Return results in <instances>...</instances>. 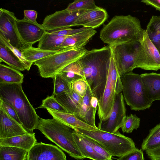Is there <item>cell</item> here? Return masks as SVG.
I'll return each instance as SVG.
<instances>
[{"label":"cell","mask_w":160,"mask_h":160,"mask_svg":"<svg viewBox=\"0 0 160 160\" xmlns=\"http://www.w3.org/2000/svg\"><path fill=\"white\" fill-rule=\"evenodd\" d=\"M141 2L160 11V0H142Z\"/></svg>","instance_id":"45"},{"label":"cell","mask_w":160,"mask_h":160,"mask_svg":"<svg viewBox=\"0 0 160 160\" xmlns=\"http://www.w3.org/2000/svg\"><path fill=\"white\" fill-rule=\"evenodd\" d=\"M68 36L59 37L46 31L38 41V48L52 51L61 50L62 44Z\"/></svg>","instance_id":"24"},{"label":"cell","mask_w":160,"mask_h":160,"mask_svg":"<svg viewBox=\"0 0 160 160\" xmlns=\"http://www.w3.org/2000/svg\"><path fill=\"white\" fill-rule=\"evenodd\" d=\"M108 17L106 10L98 7L94 9L83 11L76 19L74 26H81L94 29L102 24Z\"/></svg>","instance_id":"15"},{"label":"cell","mask_w":160,"mask_h":160,"mask_svg":"<svg viewBox=\"0 0 160 160\" xmlns=\"http://www.w3.org/2000/svg\"><path fill=\"white\" fill-rule=\"evenodd\" d=\"M139 41L111 46L114 60L120 76L132 71L139 48Z\"/></svg>","instance_id":"10"},{"label":"cell","mask_w":160,"mask_h":160,"mask_svg":"<svg viewBox=\"0 0 160 160\" xmlns=\"http://www.w3.org/2000/svg\"><path fill=\"white\" fill-rule=\"evenodd\" d=\"M0 61L19 71H23L26 68L18 57L9 48L0 42Z\"/></svg>","instance_id":"26"},{"label":"cell","mask_w":160,"mask_h":160,"mask_svg":"<svg viewBox=\"0 0 160 160\" xmlns=\"http://www.w3.org/2000/svg\"><path fill=\"white\" fill-rule=\"evenodd\" d=\"M70 11L66 8L47 16L41 24L47 32L58 30L74 26V22L82 12Z\"/></svg>","instance_id":"13"},{"label":"cell","mask_w":160,"mask_h":160,"mask_svg":"<svg viewBox=\"0 0 160 160\" xmlns=\"http://www.w3.org/2000/svg\"><path fill=\"white\" fill-rule=\"evenodd\" d=\"M88 51L84 47L63 49L36 61L33 64L37 67L41 77L53 78L67 66L77 61Z\"/></svg>","instance_id":"6"},{"label":"cell","mask_w":160,"mask_h":160,"mask_svg":"<svg viewBox=\"0 0 160 160\" xmlns=\"http://www.w3.org/2000/svg\"><path fill=\"white\" fill-rule=\"evenodd\" d=\"M17 19L14 12L0 8V32L12 46L22 51L31 46L21 37L17 26Z\"/></svg>","instance_id":"11"},{"label":"cell","mask_w":160,"mask_h":160,"mask_svg":"<svg viewBox=\"0 0 160 160\" xmlns=\"http://www.w3.org/2000/svg\"><path fill=\"white\" fill-rule=\"evenodd\" d=\"M24 75L20 71L0 64V83H22Z\"/></svg>","instance_id":"27"},{"label":"cell","mask_w":160,"mask_h":160,"mask_svg":"<svg viewBox=\"0 0 160 160\" xmlns=\"http://www.w3.org/2000/svg\"><path fill=\"white\" fill-rule=\"evenodd\" d=\"M145 151L150 160H160V145L154 148L147 149Z\"/></svg>","instance_id":"43"},{"label":"cell","mask_w":160,"mask_h":160,"mask_svg":"<svg viewBox=\"0 0 160 160\" xmlns=\"http://www.w3.org/2000/svg\"><path fill=\"white\" fill-rule=\"evenodd\" d=\"M88 85L84 78L78 79L71 84L72 89L82 98L86 94Z\"/></svg>","instance_id":"38"},{"label":"cell","mask_w":160,"mask_h":160,"mask_svg":"<svg viewBox=\"0 0 160 160\" xmlns=\"http://www.w3.org/2000/svg\"><path fill=\"white\" fill-rule=\"evenodd\" d=\"M53 118L60 121L66 125L74 128H81L87 130L99 129L91 126L78 118L74 114L56 111L50 109H46Z\"/></svg>","instance_id":"21"},{"label":"cell","mask_w":160,"mask_h":160,"mask_svg":"<svg viewBox=\"0 0 160 160\" xmlns=\"http://www.w3.org/2000/svg\"><path fill=\"white\" fill-rule=\"evenodd\" d=\"M135 68L157 71L160 69V53L149 38L145 30L140 38Z\"/></svg>","instance_id":"9"},{"label":"cell","mask_w":160,"mask_h":160,"mask_svg":"<svg viewBox=\"0 0 160 160\" xmlns=\"http://www.w3.org/2000/svg\"><path fill=\"white\" fill-rule=\"evenodd\" d=\"M126 109L122 92L117 94L112 109L106 118L99 121L98 128L102 131L115 133L121 128L126 115Z\"/></svg>","instance_id":"12"},{"label":"cell","mask_w":160,"mask_h":160,"mask_svg":"<svg viewBox=\"0 0 160 160\" xmlns=\"http://www.w3.org/2000/svg\"><path fill=\"white\" fill-rule=\"evenodd\" d=\"M35 134L34 132L28 133L24 135L0 139V146L15 147L28 151L37 142Z\"/></svg>","instance_id":"22"},{"label":"cell","mask_w":160,"mask_h":160,"mask_svg":"<svg viewBox=\"0 0 160 160\" xmlns=\"http://www.w3.org/2000/svg\"><path fill=\"white\" fill-rule=\"evenodd\" d=\"M43 108L50 109L56 111L68 112L67 110L56 100L55 95L48 96L42 101V104L38 107Z\"/></svg>","instance_id":"36"},{"label":"cell","mask_w":160,"mask_h":160,"mask_svg":"<svg viewBox=\"0 0 160 160\" xmlns=\"http://www.w3.org/2000/svg\"><path fill=\"white\" fill-rule=\"evenodd\" d=\"M160 145V123L150 130L141 145L143 151L154 148Z\"/></svg>","instance_id":"32"},{"label":"cell","mask_w":160,"mask_h":160,"mask_svg":"<svg viewBox=\"0 0 160 160\" xmlns=\"http://www.w3.org/2000/svg\"><path fill=\"white\" fill-rule=\"evenodd\" d=\"M87 28L83 27L78 29H72L70 28L58 30L50 31L49 32L59 37L67 36L80 32Z\"/></svg>","instance_id":"41"},{"label":"cell","mask_w":160,"mask_h":160,"mask_svg":"<svg viewBox=\"0 0 160 160\" xmlns=\"http://www.w3.org/2000/svg\"><path fill=\"white\" fill-rule=\"evenodd\" d=\"M140 75L148 98L152 102L160 100V73L152 72Z\"/></svg>","instance_id":"19"},{"label":"cell","mask_w":160,"mask_h":160,"mask_svg":"<svg viewBox=\"0 0 160 160\" xmlns=\"http://www.w3.org/2000/svg\"><path fill=\"white\" fill-rule=\"evenodd\" d=\"M158 51H159V52L160 53V45L159 46V47H158Z\"/></svg>","instance_id":"46"},{"label":"cell","mask_w":160,"mask_h":160,"mask_svg":"<svg viewBox=\"0 0 160 160\" xmlns=\"http://www.w3.org/2000/svg\"><path fill=\"white\" fill-rule=\"evenodd\" d=\"M27 160H67L65 154L57 146L36 142L28 151Z\"/></svg>","instance_id":"14"},{"label":"cell","mask_w":160,"mask_h":160,"mask_svg":"<svg viewBox=\"0 0 160 160\" xmlns=\"http://www.w3.org/2000/svg\"><path fill=\"white\" fill-rule=\"evenodd\" d=\"M120 77L124 99L130 109L138 111L149 109L153 102L145 93L140 74L132 71Z\"/></svg>","instance_id":"7"},{"label":"cell","mask_w":160,"mask_h":160,"mask_svg":"<svg viewBox=\"0 0 160 160\" xmlns=\"http://www.w3.org/2000/svg\"><path fill=\"white\" fill-rule=\"evenodd\" d=\"M145 30L149 38L158 49L160 44V16L153 15Z\"/></svg>","instance_id":"29"},{"label":"cell","mask_w":160,"mask_h":160,"mask_svg":"<svg viewBox=\"0 0 160 160\" xmlns=\"http://www.w3.org/2000/svg\"><path fill=\"white\" fill-rule=\"evenodd\" d=\"M105 160H113L112 158L109 159H107Z\"/></svg>","instance_id":"47"},{"label":"cell","mask_w":160,"mask_h":160,"mask_svg":"<svg viewBox=\"0 0 160 160\" xmlns=\"http://www.w3.org/2000/svg\"><path fill=\"white\" fill-rule=\"evenodd\" d=\"M140 118L136 114H130L124 118L121 128L123 132L130 133L140 127Z\"/></svg>","instance_id":"34"},{"label":"cell","mask_w":160,"mask_h":160,"mask_svg":"<svg viewBox=\"0 0 160 160\" xmlns=\"http://www.w3.org/2000/svg\"><path fill=\"white\" fill-rule=\"evenodd\" d=\"M57 52L42 50L32 46L27 48L22 51L26 59L33 63L36 61L53 54Z\"/></svg>","instance_id":"31"},{"label":"cell","mask_w":160,"mask_h":160,"mask_svg":"<svg viewBox=\"0 0 160 160\" xmlns=\"http://www.w3.org/2000/svg\"><path fill=\"white\" fill-rule=\"evenodd\" d=\"M77 132L89 138L102 147L112 157L118 158L137 148L132 139L118 131L110 133L98 129L87 130L74 128Z\"/></svg>","instance_id":"5"},{"label":"cell","mask_w":160,"mask_h":160,"mask_svg":"<svg viewBox=\"0 0 160 160\" xmlns=\"http://www.w3.org/2000/svg\"><path fill=\"white\" fill-rule=\"evenodd\" d=\"M0 99L12 106L24 128L28 133H33L39 117L24 93L22 83H0Z\"/></svg>","instance_id":"3"},{"label":"cell","mask_w":160,"mask_h":160,"mask_svg":"<svg viewBox=\"0 0 160 160\" xmlns=\"http://www.w3.org/2000/svg\"><path fill=\"white\" fill-rule=\"evenodd\" d=\"M73 135L77 147L84 158L92 160H105L106 159L98 154L83 139V136L75 131Z\"/></svg>","instance_id":"25"},{"label":"cell","mask_w":160,"mask_h":160,"mask_svg":"<svg viewBox=\"0 0 160 160\" xmlns=\"http://www.w3.org/2000/svg\"><path fill=\"white\" fill-rule=\"evenodd\" d=\"M0 106H1L4 109L10 117L22 125V123L17 113L12 106L0 99Z\"/></svg>","instance_id":"42"},{"label":"cell","mask_w":160,"mask_h":160,"mask_svg":"<svg viewBox=\"0 0 160 160\" xmlns=\"http://www.w3.org/2000/svg\"><path fill=\"white\" fill-rule=\"evenodd\" d=\"M19 33L24 41L30 46L38 42L46 31L41 24L26 20L17 19Z\"/></svg>","instance_id":"16"},{"label":"cell","mask_w":160,"mask_h":160,"mask_svg":"<svg viewBox=\"0 0 160 160\" xmlns=\"http://www.w3.org/2000/svg\"><path fill=\"white\" fill-rule=\"evenodd\" d=\"M28 152L22 148L0 146V160H26Z\"/></svg>","instance_id":"28"},{"label":"cell","mask_w":160,"mask_h":160,"mask_svg":"<svg viewBox=\"0 0 160 160\" xmlns=\"http://www.w3.org/2000/svg\"><path fill=\"white\" fill-rule=\"evenodd\" d=\"M58 101L69 113L74 114L82 98L72 88L68 92H65L55 96Z\"/></svg>","instance_id":"23"},{"label":"cell","mask_w":160,"mask_h":160,"mask_svg":"<svg viewBox=\"0 0 160 160\" xmlns=\"http://www.w3.org/2000/svg\"><path fill=\"white\" fill-rule=\"evenodd\" d=\"M96 32L93 29L87 28L80 32L68 36L62 44L61 50L84 47Z\"/></svg>","instance_id":"20"},{"label":"cell","mask_w":160,"mask_h":160,"mask_svg":"<svg viewBox=\"0 0 160 160\" xmlns=\"http://www.w3.org/2000/svg\"><path fill=\"white\" fill-rule=\"evenodd\" d=\"M92 94L88 86L85 95L82 98L74 114L78 118L87 124L97 128L95 124V116L97 110H94L90 104Z\"/></svg>","instance_id":"18"},{"label":"cell","mask_w":160,"mask_h":160,"mask_svg":"<svg viewBox=\"0 0 160 160\" xmlns=\"http://www.w3.org/2000/svg\"><path fill=\"white\" fill-rule=\"evenodd\" d=\"M143 153L141 150L138 148L119 157L118 160H144Z\"/></svg>","instance_id":"40"},{"label":"cell","mask_w":160,"mask_h":160,"mask_svg":"<svg viewBox=\"0 0 160 160\" xmlns=\"http://www.w3.org/2000/svg\"><path fill=\"white\" fill-rule=\"evenodd\" d=\"M144 29L140 20L130 15L114 17L104 25L100 32V38L110 46L139 41Z\"/></svg>","instance_id":"2"},{"label":"cell","mask_w":160,"mask_h":160,"mask_svg":"<svg viewBox=\"0 0 160 160\" xmlns=\"http://www.w3.org/2000/svg\"><path fill=\"white\" fill-rule=\"evenodd\" d=\"M59 73L71 84L78 79H84L83 71L77 61L70 64Z\"/></svg>","instance_id":"30"},{"label":"cell","mask_w":160,"mask_h":160,"mask_svg":"<svg viewBox=\"0 0 160 160\" xmlns=\"http://www.w3.org/2000/svg\"><path fill=\"white\" fill-rule=\"evenodd\" d=\"M54 89L52 95H56L65 92H68L71 89V84L67 81L60 73L53 78Z\"/></svg>","instance_id":"35"},{"label":"cell","mask_w":160,"mask_h":160,"mask_svg":"<svg viewBox=\"0 0 160 160\" xmlns=\"http://www.w3.org/2000/svg\"><path fill=\"white\" fill-rule=\"evenodd\" d=\"M98 6L93 0H75L66 8L70 11H85L96 8Z\"/></svg>","instance_id":"33"},{"label":"cell","mask_w":160,"mask_h":160,"mask_svg":"<svg viewBox=\"0 0 160 160\" xmlns=\"http://www.w3.org/2000/svg\"><path fill=\"white\" fill-rule=\"evenodd\" d=\"M22 126L10 117L0 106V139L27 134Z\"/></svg>","instance_id":"17"},{"label":"cell","mask_w":160,"mask_h":160,"mask_svg":"<svg viewBox=\"0 0 160 160\" xmlns=\"http://www.w3.org/2000/svg\"><path fill=\"white\" fill-rule=\"evenodd\" d=\"M109 45L87 52L77 61L81 66L92 95L99 101L106 85L112 56Z\"/></svg>","instance_id":"1"},{"label":"cell","mask_w":160,"mask_h":160,"mask_svg":"<svg viewBox=\"0 0 160 160\" xmlns=\"http://www.w3.org/2000/svg\"><path fill=\"white\" fill-rule=\"evenodd\" d=\"M82 135L85 141L93 148L96 152L104 157L106 159L112 158V157L108 152L95 141L89 138Z\"/></svg>","instance_id":"39"},{"label":"cell","mask_w":160,"mask_h":160,"mask_svg":"<svg viewBox=\"0 0 160 160\" xmlns=\"http://www.w3.org/2000/svg\"><path fill=\"white\" fill-rule=\"evenodd\" d=\"M0 42L10 49L18 57L25 67L26 70H29L33 63L26 60L23 56L22 51L12 46L3 33L1 32H0Z\"/></svg>","instance_id":"37"},{"label":"cell","mask_w":160,"mask_h":160,"mask_svg":"<svg viewBox=\"0 0 160 160\" xmlns=\"http://www.w3.org/2000/svg\"><path fill=\"white\" fill-rule=\"evenodd\" d=\"M37 129L72 158L84 159L74 141L73 128L54 118L45 119L39 117Z\"/></svg>","instance_id":"4"},{"label":"cell","mask_w":160,"mask_h":160,"mask_svg":"<svg viewBox=\"0 0 160 160\" xmlns=\"http://www.w3.org/2000/svg\"><path fill=\"white\" fill-rule=\"evenodd\" d=\"M122 90L121 77L112 53L106 85L103 95L98 101V114L99 121L109 115L112 109L116 95L122 92Z\"/></svg>","instance_id":"8"},{"label":"cell","mask_w":160,"mask_h":160,"mask_svg":"<svg viewBox=\"0 0 160 160\" xmlns=\"http://www.w3.org/2000/svg\"><path fill=\"white\" fill-rule=\"evenodd\" d=\"M24 19L36 24L38 23L36 20L38 15L37 11L32 10H26L24 11Z\"/></svg>","instance_id":"44"}]
</instances>
